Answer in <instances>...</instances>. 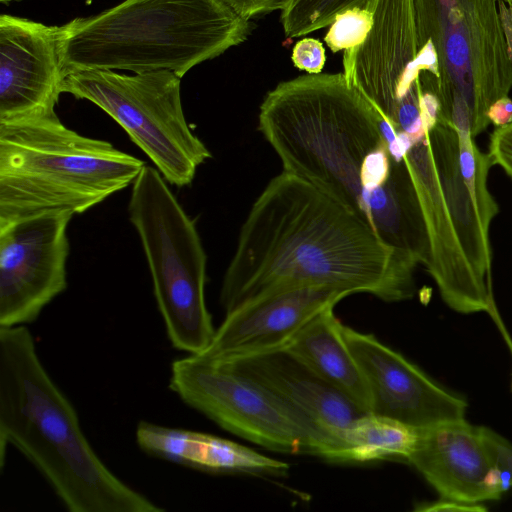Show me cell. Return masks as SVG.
<instances>
[{
    "label": "cell",
    "instance_id": "1",
    "mask_svg": "<svg viewBox=\"0 0 512 512\" xmlns=\"http://www.w3.org/2000/svg\"><path fill=\"white\" fill-rule=\"evenodd\" d=\"M258 118L283 171L351 210L400 256L426 265L428 233L408 166L391 152L380 114L343 72L279 83Z\"/></svg>",
    "mask_w": 512,
    "mask_h": 512
},
{
    "label": "cell",
    "instance_id": "2",
    "mask_svg": "<svg viewBox=\"0 0 512 512\" xmlns=\"http://www.w3.org/2000/svg\"><path fill=\"white\" fill-rule=\"evenodd\" d=\"M416 267L351 210L283 171L254 202L219 299L227 313L273 290L328 286L398 302L413 297Z\"/></svg>",
    "mask_w": 512,
    "mask_h": 512
},
{
    "label": "cell",
    "instance_id": "3",
    "mask_svg": "<svg viewBox=\"0 0 512 512\" xmlns=\"http://www.w3.org/2000/svg\"><path fill=\"white\" fill-rule=\"evenodd\" d=\"M17 449L70 512H162L118 478L86 438L25 325L0 327V465Z\"/></svg>",
    "mask_w": 512,
    "mask_h": 512
},
{
    "label": "cell",
    "instance_id": "4",
    "mask_svg": "<svg viewBox=\"0 0 512 512\" xmlns=\"http://www.w3.org/2000/svg\"><path fill=\"white\" fill-rule=\"evenodd\" d=\"M64 75L82 70L191 68L243 43L252 30L223 0H125L63 25Z\"/></svg>",
    "mask_w": 512,
    "mask_h": 512
},
{
    "label": "cell",
    "instance_id": "5",
    "mask_svg": "<svg viewBox=\"0 0 512 512\" xmlns=\"http://www.w3.org/2000/svg\"><path fill=\"white\" fill-rule=\"evenodd\" d=\"M145 165L56 113L0 123V223L49 210L81 214L133 184Z\"/></svg>",
    "mask_w": 512,
    "mask_h": 512
},
{
    "label": "cell",
    "instance_id": "6",
    "mask_svg": "<svg viewBox=\"0 0 512 512\" xmlns=\"http://www.w3.org/2000/svg\"><path fill=\"white\" fill-rule=\"evenodd\" d=\"M406 164L428 233L424 267L441 298L456 312H488L498 319L491 289L492 220L463 180L455 130L439 119L410 150Z\"/></svg>",
    "mask_w": 512,
    "mask_h": 512
},
{
    "label": "cell",
    "instance_id": "7",
    "mask_svg": "<svg viewBox=\"0 0 512 512\" xmlns=\"http://www.w3.org/2000/svg\"><path fill=\"white\" fill-rule=\"evenodd\" d=\"M420 44L434 51L440 118L473 137L490 124L486 112L512 88L497 0H414Z\"/></svg>",
    "mask_w": 512,
    "mask_h": 512
},
{
    "label": "cell",
    "instance_id": "8",
    "mask_svg": "<svg viewBox=\"0 0 512 512\" xmlns=\"http://www.w3.org/2000/svg\"><path fill=\"white\" fill-rule=\"evenodd\" d=\"M128 213L172 346L188 354L204 352L216 329L205 302L207 256L194 221L162 174L148 165L132 184Z\"/></svg>",
    "mask_w": 512,
    "mask_h": 512
},
{
    "label": "cell",
    "instance_id": "9",
    "mask_svg": "<svg viewBox=\"0 0 512 512\" xmlns=\"http://www.w3.org/2000/svg\"><path fill=\"white\" fill-rule=\"evenodd\" d=\"M180 77L170 70L126 75L82 70L65 76L62 93L86 99L106 112L155 164L167 182L192 183L211 153L192 132L183 112Z\"/></svg>",
    "mask_w": 512,
    "mask_h": 512
},
{
    "label": "cell",
    "instance_id": "10",
    "mask_svg": "<svg viewBox=\"0 0 512 512\" xmlns=\"http://www.w3.org/2000/svg\"><path fill=\"white\" fill-rule=\"evenodd\" d=\"M169 388L223 429L267 449L344 463L339 442L252 380L200 354L171 364Z\"/></svg>",
    "mask_w": 512,
    "mask_h": 512
},
{
    "label": "cell",
    "instance_id": "11",
    "mask_svg": "<svg viewBox=\"0 0 512 512\" xmlns=\"http://www.w3.org/2000/svg\"><path fill=\"white\" fill-rule=\"evenodd\" d=\"M373 25L365 41L343 54V73L381 116L421 100L437 81L434 51L420 44L414 0H371Z\"/></svg>",
    "mask_w": 512,
    "mask_h": 512
},
{
    "label": "cell",
    "instance_id": "12",
    "mask_svg": "<svg viewBox=\"0 0 512 512\" xmlns=\"http://www.w3.org/2000/svg\"><path fill=\"white\" fill-rule=\"evenodd\" d=\"M69 210L0 223V327L30 324L67 288Z\"/></svg>",
    "mask_w": 512,
    "mask_h": 512
},
{
    "label": "cell",
    "instance_id": "13",
    "mask_svg": "<svg viewBox=\"0 0 512 512\" xmlns=\"http://www.w3.org/2000/svg\"><path fill=\"white\" fill-rule=\"evenodd\" d=\"M370 396V412L417 430L465 419L467 403L374 335L341 325Z\"/></svg>",
    "mask_w": 512,
    "mask_h": 512
},
{
    "label": "cell",
    "instance_id": "14",
    "mask_svg": "<svg viewBox=\"0 0 512 512\" xmlns=\"http://www.w3.org/2000/svg\"><path fill=\"white\" fill-rule=\"evenodd\" d=\"M64 26L0 16V123L54 114Z\"/></svg>",
    "mask_w": 512,
    "mask_h": 512
},
{
    "label": "cell",
    "instance_id": "15",
    "mask_svg": "<svg viewBox=\"0 0 512 512\" xmlns=\"http://www.w3.org/2000/svg\"><path fill=\"white\" fill-rule=\"evenodd\" d=\"M349 295L328 286H300L256 296L225 313L200 355L228 361L285 348L314 315Z\"/></svg>",
    "mask_w": 512,
    "mask_h": 512
},
{
    "label": "cell",
    "instance_id": "16",
    "mask_svg": "<svg viewBox=\"0 0 512 512\" xmlns=\"http://www.w3.org/2000/svg\"><path fill=\"white\" fill-rule=\"evenodd\" d=\"M441 498L481 504L500 497L487 484L493 468L481 426L465 419L419 429L407 461Z\"/></svg>",
    "mask_w": 512,
    "mask_h": 512
},
{
    "label": "cell",
    "instance_id": "17",
    "mask_svg": "<svg viewBox=\"0 0 512 512\" xmlns=\"http://www.w3.org/2000/svg\"><path fill=\"white\" fill-rule=\"evenodd\" d=\"M214 361L252 380L308 417L342 448L344 432L357 418L368 413L286 348L234 360Z\"/></svg>",
    "mask_w": 512,
    "mask_h": 512
},
{
    "label": "cell",
    "instance_id": "18",
    "mask_svg": "<svg viewBox=\"0 0 512 512\" xmlns=\"http://www.w3.org/2000/svg\"><path fill=\"white\" fill-rule=\"evenodd\" d=\"M136 442L146 454L211 473L284 475L289 466L239 443L211 434L141 421Z\"/></svg>",
    "mask_w": 512,
    "mask_h": 512
},
{
    "label": "cell",
    "instance_id": "19",
    "mask_svg": "<svg viewBox=\"0 0 512 512\" xmlns=\"http://www.w3.org/2000/svg\"><path fill=\"white\" fill-rule=\"evenodd\" d=\"M330 306L314 315L285 347L321 378L370 412L363 373L341 332L342 323Z\"/></svg>",
    "mask_w": 512,
    "mask_h": 512
},
{
    "label": "cell",
    "instance_id": "20",
    "mask_svg": "<svg viewBox=\"0 0 512 512\" xmlns=\"http://www.w3.org/2000/svg\"><path fill=\"white\" fill-rule=\"evenodd\" d=\"M418 430L397 420L365 413L342 436L345 463L397 459L407 461Z\"/></svg>",
    "mask_w": 512,
    "mask_h": 512
},
{
    "label": "cell",
    "instance_id": "21",
    "mask_svg": "<svg viewBox=\"0 0 512 512\" xmlns=\"http://www.w3.org/2000/svg\"><path fill=\"white\" fill-rule=\"evenodd\" d=\"M369 0H289L281 10L287 38H296L330 26L341 12L365 6Z\"/></svg>",
    "mask_w": 512,
    "mask_h": 512
},
{
    "label": "cell",
    "instance_id": "22",
    "mask_svg": "<svg viewBox=\"0 0 512 512\" xmlns=\"http://www.w3.org/2000/svg\"><path fill=\"white\" fill-rule=\"evenodd\" d=\"M373 20V6L369 0L365 6L353 7L338 14L329 26L324 41L333 52L353 50L367 38Z\"/></svg>",
    "mask_w": 512,
    "mask_h": 512
},
{
    "label": "cell",
    "instance_id": "23",
    "mask_svg": "<svg viewBox=\"0 0 512 512\" xmlns=\"http://www.w3.org/2000/svg\"><path fill=\"white\" fill-rule=\"evenodd\" d=\"M291 60L296 68L308 74L321 73L326 61L325 48L317 39H301L293 47Z\"/></svg>",
    "mask_w": 512,
    "mask_h": 512
},
{
    "label": "cell",
    "instance_id": "24",
    "mask_svg": "<svg viewBox=\"0 0 512 512\" xmlns=\"http://www.w3.org/2000/svg\"><path fill=\"white\" fill-rule=\"evenodd\" d=\"M489 158L512 178V123L496 127L490 135Z\"/></svg>",
    "mask_w": 512,
    "mask_h": 512
},
{
    "label": "cell",
    "instance_id": "25",
    "mask_svg": "<svg viewBox=\"0 0 512 512\" xmlns=\"http://www.w3.org/2000/svg\"><path fill=\"white\" fill-rule=\"evenodd\" d=\"M481 430L493 465L507 473L512 487V443L490 428Z\"/></svg>",
    "mask_w": 512,
    "mask_h": 512
},
{
    "label": "cell",
    "instance_id": "26",
    "mask_svg": "<svg viewBox=\"0 0 512 512\" xmlns=\"http://www.w3.org/2000/svg\"><path fill=\"white\" fill-rule=\"evenodd\" d=\"M239 16L246 20L270 13L275 10H282L289 0H223Z\"/></svg>",
    "mask_w": 512,
    "mask_h": 512
},
{
    "label": "cell",
    "instance_id": "27",
    "mask_svg": "<svg viewBox=\"0 0 512 512\" xmlns=\"http://www.w3.org/2000/svg\"><path fill=\"white\" fill-rule=\"evenodd\" d=\"M415 510L421 512H482L487 508L482 503L471 504L440 497L436 501L417 504Z\"/></svg>",
    "mask_w": 512,
    "mask_h": 512
},
{
    "label": "cell",
    "instance_id": "28",
    "mask_svg": "<svg viewBox=\"0 0 512 512\" xmlns=\"http://www.w3.org/2000/svg\"><path fill=\"white\" fill-rule=\"evenodd\" d=\"M490 124L503 127L512 123V99L503 96L494 101L486 112Z\"/></svg>",
    "mask_w": 512,
    "mask_h": 512
},
{
    "label": "cell",
    "instance_id": "29",
    "mask_svg": "<svg viewBox=\"0 0 512 512\" xmlns=\"http://www.w3.org/2000/svg\"><path fill=\"white\" fill-rule=\"evenodd\" d=\"M497 4L508 55L512 62V6L507 0H497Z\"/></svg>",
    "mask_w": 512,
    "mask_h": 512
},
{
    "label": "cell",
    "instance_id": "30",
    "mask_svg": "<svg viewBox=\"0 0 512 512\" xmlns=\"http://www.w3.org/2000/svg\"><path fill=\"white\" fill-rule=\"evenodd\" d=\"M0 1H1V2H8V1H10V0H0Z\"/></svg>",
    "mask_w": 512,
    "mask_h": 512
},
{
    "label": "cell",
    "instance_id": "31",
    "mask_svg": "<svg viewBox=\"0 0 512 512\" xmlns=\"http://www.w3.org/2000/svg\"><path fill=\"white\" fill-rule=\"evenodd\" d=\"M507 1H508V2L510 3V5L512 6V0H507Z\"/></svg>",
    "mask_w": 512,
    "mask_h": 512
}]
</instances>
